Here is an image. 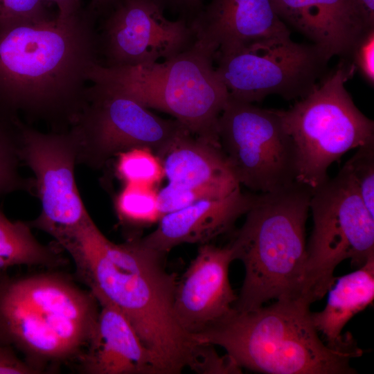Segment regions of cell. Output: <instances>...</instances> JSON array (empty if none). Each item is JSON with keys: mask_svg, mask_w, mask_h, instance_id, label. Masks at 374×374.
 I'll list each match as a JSON object with an SVG mask.
<instances>
[{"mask_svg": "<svg viewBox=\"0 0 374 374\" xmlns=\"http://www.w3.org/2000/svg\"><path fill=\"white\" fill-rule=\"evenodd\" d=\"M94 16L81 10L0 24V121L21 114L69 129L85 103L89 71L100 63Z\"/></svg>", "mask_w": 374, "mask_h": 374, "instance_id": "cell-1", "label": "cell"}, {"mask_svg": "<svg viewBox=\"0 0 374 374\" xmlns=\"http://www.w3.org/2000/svg\"><path fill=\"white\" fill-rule=\"evenodd\" d=\"M60 246L97 301L112 304L128 318L154 355L161 374L180 373L196 342L176 321L172 305L177 278L166 270V254L147 247L140 238L110 241L90 215Z\"/></svg>", "mask_w": 374, "mask_h": 374, "instance_id": "cell-2", "label": "cell"}, {"mask_svg": "<svg viewBox=\"0 0 374 374\" xmlns=\"http://www.w3.org/2000/svg\"><path fill=\"white\" fill-rule=\"evenodd\" d=\"M99 310L91 292L64 274L0 271V342L39 373L79 359L96 334Z\"/></svg>", "mask_w": 374, "mask_h": 374, "instance_id": "cell-3", "label": "cell"}, {"mask_svg": "<svg viewBox=\"0 0 374 374\" xmlns=\"http://www.w3.org/2000/svg\"><path fill=\"white\" fill-rule=\"evenodd\" d=\"M312 191L296 181L256 195L243 224L228 244L233 260H240L245 271L235 310H253L271 299L303 300L305 224Z\"/></svg>", "mask_w": 374, "mask_h": 374, "instance_id": "cell-4", "label": "cell"}, {"mask_svg": "<svg viewBox=\"0 0 374 374\" xmlns=\"http://www.w3.org/2000/svg\"><path fill=\"white\" fill-rule=\"evenodd\" d=\"M302 299L279 300L234 311L193 337L224 348L241 368L269 374H355L350 360L362 350L333 348L323 342Z\"/></svg>", "mask_w": 374, "mask_h": 374, "instance_id": "cell-5", "label": "cell"}, {"mask_svg": "<svg viewBox=\"0 0 374 374\" xmlns=\"http://www.w3.org/2000/svg\"><path fill=\"white\" fill-rule=\"evenodd\" d=\"M215 53L213 46L196 39L164 61L119 67L97 63L89 80L170 114L194 136L220 146L218 120L229 96L214 66Z\"/></svg>", "mask_w": 374, "mask_h": 374, "instance_id": "cell-6", "label": "cell"}, {"mask_svg": "<svg viewBox=\"0 0 374 374\" xmlns=\"http://www.w3.org/2000/svg\"><path fill=\"white\" fill-rule=\"evenodd\" d=\"M355 71L341 61L287 110L278 109L296 149V181L312 189L329 177L328 170L348 150L374 141V122L355 105L345 87Z\"/></svg>", "mask_w": 374, "mask_h": 374, "instance_id": "cell-7", "label": "cell"}, {"mask_svg": "<svg viewBox=\"0 0 374 374\" xmlns=\"http://www.w3.org/2000/svg\"><path fill=\"white\" fill-rule=\"evenodd\" d=\"M310 210L313 229L306 246L302 295L311 305L332 287L342 261L350 259L359 268L374 255V215L342 168L312 189Z\"/></svg>", "mask_w": 374, "mask_h": 374, "instance_id": "cell-8", "label": "cell"}, {"mask_svg": "<svg viewBox=\"0 0 374 374\" xmlns=\"http://www.w3.org/2000/svg\"><path fill=\"white\" fill-rule=\"evenodd\" d=\"M69 130L77 143L78 163L95 168L135 148H148L159 157L190 132L176 119L161 118L131 97L96 82H90L85 103Z\"/></svg>", "mask_w": 374, "mask_h": 374, "instance_id": "cell-9", "label": "cell"}, {"mask_svg": "<svg viewBox=\"0 0 374 374\" xmlns=\"http://www.w3.org/2000/svg\"><path fill=\"white\" fill-rule=\"evenodd\" d=\"M218 141L240 185L266 193L296 181V153L278 109L229 98L218 120Z\"/></svg>", "mask_w": 374, "mask_h": 374, "instance_id": "cell-10", "label": "cell"}, {"mask_svg": "<svg viewBox=\"0 0 374 374\" xmlns=\"http://www.w3.org/2000/svg\"><path fill=\"white\" fill-rule=\"evenodd\" d=\"M328 61L312 44L286 37L217 53L215 67L230 98L253 103L271 94L287 100L304 97L321 79Z\"/></svg>", "mask_w": 374, "mask_h": 374, "instance_id": "cell-11", "label": "cell"}, {"mask_svg": "<svg viewBox=\"0 0 374 374\" xmlns=\"http://www.w3.org/2000/svg\"><path fill=\"white\" fill-rule=\"evenodd\" d=\"M12 125L19 160L35 176L41 204L40 214L29 224L48 233L60 244L89 216L75 180V139L69 129L44 133L21 120Z\"/></svg>", "mask_w": 374, "mask_h": 374, "instance_id": "cell-12", "label": "cell"}, {"mask_svg": "<svg viewBox=\"0 0 374 374\" xmlns=\"http://www.w3.org/2000/svg\"><path fill=\"white\" fill-rule=\"evenodd\" d=\"M98 32L100 64L119 67L170 59L196 40L190 24L170 20L155 0H117Z\"/></svg>", "mask_w": 374, "mask_h": 374, "instance_id": "cell-13", "label": "cell"}, {"mask_svg": "<svg viewBox=\"0 0 374 374\" xmlns=\"http://www.w3.org/2000/svg\"><path fill=\"white\" fill-rule=\"evenodd\" d=\"M159 158L168 181L158 192L161 217L203 199L225 197L240 188L220 147L190 132L177 139Z\"/></svg>", "mask_w": 374, "mask_h": 374, "instance_id": "cell-14", "label": "cell"}, {"mask_svg": "<svg viewBox=\"0 0 374 374\" xmlns=\"http://www.w3.org/2000/svg\"><path fill=\"white\" fill-rule=\"evenodd\" d=\"M232 261L229 244L220 247L202 244L177 278L173 312L180 328L193 338L234 311L237 295L229 277Z\"/></svg>", "mask_w": 374, "mask_h": 374, "instance_id": "cell-15", "label": "cell"}, {"mask_svg": "<svg viewBox=\"0 0 374 374\" xmlns=\"http://www.w3.org/2000/svg\"><path fill=\"white\" fill-rule=\"evenodd\" d=\"M196 39L216 53L271 38L290 37L271 0H211L190 24Z\"/></svg>", "mask_w": 374, "mask_h": 374, "instance_id": "cell-16", "label": "cell"}, {"mask_svg": "<svg viewBox=\"0 0 374 374\" xmlns=\"http://www.w3.org/2000/svg\"><path fill=\"white\" fill-rule=\"evenodd\" d=\"M256 194L240 188L222 198H208L163 215L157 228L140 238L147 247L166 253L181 244H205L229 231L249 211Z\"/></svg>", "mask_w": 374, "mask_h": 374, "instance_id": "cell-17", "label": "cell"}, {"mask_svg": "<svg viewBox=\"0 0 374 374\" xmlns=\"http://www.w3.org/2000/svg\"><path fill=\"white\" fill-rule=\"evenodd\" d=\"M96 334L81 355L79 370L87 374H161L157 361L118 308L98 301Z\"/></svg>", "mask_w": 374, "mask_h": 374, "instance_id": "cell-18", "label": "cell"}, {"mask_svg": "<svg viewBox=\"0 0 374 374\" xmlns=\"http://www.w3.org/2000/svg\"><path fill=\"white\" fill-rule=\"evenodd\" d=\"M280 19L312 42L329 60L346 55L362 32L348 0H271Z\"/></svg>", "mask_w": 374, "mask_h": 374, "instance_id": "cell-19", "label": "cell"}, {"mask_svg": "<svg viewBox=\"0 0 374 374\" xmlns=\"http://www.w3.org/2000/svg\"><path fill=\"white\" fill-rule=\"evenodd\" d=\"M328 291L323 310L311 312L314 327L330 347L360 350L350 333L342 335L341 332L346 323L374 300V255L355 271L336 278Z\"/></svg>", "mask_w": 374, "mask_h": 374, "instance_id": "cell-20", "label": "cell"}, {"mask_svg": "<svg viewBox=\"0 0 374 374\" xmlns=\"http://www.w3.org/2000/svg\"><path fill=\"white\" fill-rule=\"evenodd\" d=\"M67 260L57 247L36 239L29 222L12 221L0 208V271L19 265L53 269Z\"/></svg>", "mask_w": 374, "mask_h": 374, "instance_id": "cell-21", "label": "cell"}, {"mask_svg": "<svg viewBox=\"0 0 374 374\" xmlns=\"http://www.w3.org/2000/svg\"><path fill=\"white\" fill-rule=\"evenodd\" d=\"M115 206L120 220L130 225L152 224L161 217L158 193L152 186L125 184Z\"/></svg>", "mask_w": 374, "mask_h": 374, "instance_id": "cell-22", "label": "cell"}, {"mask_svg": "<svg viewBox=\"0 0 374 374\" xmlns=\"http://www.w3.org/2000/svg\"><path fill=\"white\" fill-rule=\"evenodd\" d=\"M116 171L125 184L152 187L164 176L159 158L145 148H135L119 153Z\"/></svg>", "mask_w": 374, "mask_h": 374, "instance_id": "cell-23", "label": "cell"}, {"mask_svg": "<svg viewBox=\"0 0 374 374\" xmlns=\"http://www.w3.org/2000/svg\"><path fill=\"white\" fill-rule=\"evenodd\" d=\"M342 169L355 185L368 211L374 215V141L358 147Z\"/></svg>", "mask_w": 374, "mask_h": 374, "instance_id": "cell-24", "label": "cell"}, {"mask_svg": "<svg viewBox=\"0 0 374 374\" xmlns=\"http://www.w3.org/2000/svg\"><path fill=\"white\" fill-rule=\"evenodd\" d=\"M17 143L13 127L0 121V196L30 188V181L21 177Z\"/></svg>", "mask_w": 374, "mask_h": 374, "instance_id": "cell-25", "label": "cell"}, {"mask_svg": "<svg viewBox=\"0 0 374 374\" xmlns=\"http://www.w3.org/2000/svg\"><path fill=\"white\" fill-rule=\"evenodd\" d=\"M214 346L211 344L196 341L186 367L201 374L242 373V368L229 354L219 355Z\"/></svg>", "mask_w": 374, "mask_h": 374, "instance_id": "cell-26", "label": "cell"}, {"mask_svg": "<svg viewBox=\"0 0 374 374\" xmlns=\"http://www.w3.org/2000/svg\"><path fill=\"white\" fill-rule=\"evenodd\" d=\"M46 0H0V24L49 16Z\"/></svg>", "mask_w": 374, "mask_h": 374, "instance_id": "cell-27", "label": "cell"}, {"mask_svg": "<svg viewBox=\"0 0 374 374\" xmlns=\"http://www.w3.org/2000/svg\"><path fill=\"white\" fill-rule=\"evenodd\" d=\"M349 54L352 55L355 70L372 87L374 84V28L360 35Z\"/></svg>", "mask_w": 374, "mask_h": 374, "instance_id": "cell-28", "label": "cell"}, {"mask_svg": "<svg viewBox=\"0 0 374 374\" xmlns=\"http://www.w3.org/2000/svg\"><path fill=\"white\" fill-rule=\"evenodd\" d=\"M39 373L24 359H20L14 348L0 342V374Z\"/></svg>", "mask_w": 374, "mask_h": 374, "instance_id": "cell-29", "label": "cell"}, {"mask_svg": "<svg viewBox=\"0 0 374 374\" xmlns=\"http://www.w3.org/2000/svg\"><path fill=\"white\" fill-rule=\"evenodd\" d=\"M163 10L177 12L179 18L191 24L204 6L205 0H155Z\"/></svg>", "mask_w": 374, "mask_h": 374, "instance_id": "cell-30", "label": "cell"}, {"mask_svg": "<svg viewBox=\"0 0 374 374\" xmlns=\"http://www.w3.org/2000/svg\"><path fill=\"white\" fill-rule=\"evenodd\" d=\"M354 20L362 32L374 28V0H348Z\"/></svg>", "mask_w": 374, "mask_h": 374, "instance_id": "cell-31", "label": "cell"}, {"mask_svg": "<svg viewBox=\"0 0 374 374\" xmlns=\"http://www.w3.org/2000/svg\"><path fill=\"white\" fill-rule=\"evenodd\" d=\"M46 1L56 5L58 9L57 16L61 18L69 17L82 10L80 0H46Z\"/></svg>", "mask_w": 374, "mask_h": 374, "instance_id": "cell-32", "label": "cell"}, {"mask_svg": "<svg viewBox=\"0 0 374 374\" xmlns=\"http://www.w3.org/2000/svg\"><path fill=\"white\" fill-rule=\"evenodd\" d=\"M117 0H91L89 11L96 15L107 11Z\"/></svg>", "mask_w": 374, "mask_h": 374, "instance_id": "cell-33", "label": "cell"}]
</instances>
